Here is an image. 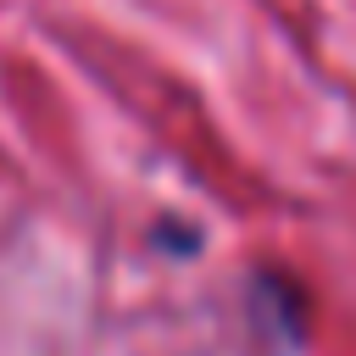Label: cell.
<instances>
[{"label":"cell","mask_w":356,"mask_h":356,"mask_svg":"<svg viewBox=\"0 0 356 356\" xmlns=\"http://www.w3.org/2000/svg\"><path fill=\"white\" fill-rule=\"evenodd\" d=\"M256 312H261V323L278 334V339H300L306 334V300H300V289L289 284V278H261L256 284Z\"/></svg>","instance_id":"6da1fadb"}]
</instances>
